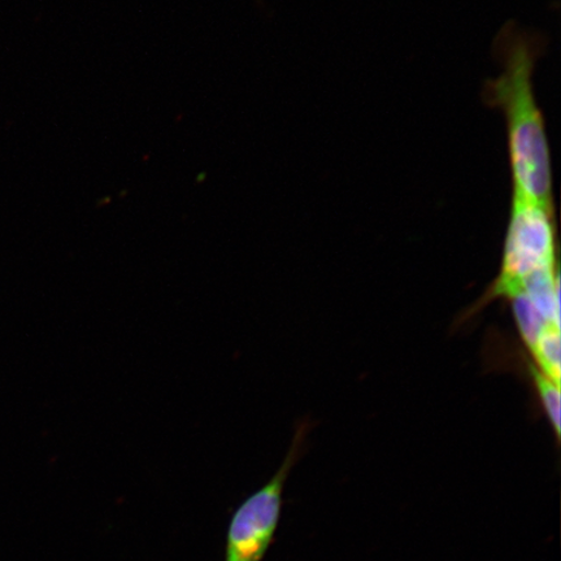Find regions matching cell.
<instances>
[{
    "label": "cell",
    "instance_id": "6da1fadb",
    "mask_svg": "<svg viewBox=\"0 0 561 561\" xmlns=\"http://www.w3.org/2000/svg\"><path fill=\"white\" fill-rule=\"evenodd\" d=\"M543 44L514 23L504 26L494 44L502 73L486 83L483 100L506 118L512 196L552 207L550 145L533 83Z\"/></svg>",
    "mask_w": 561,
    "mask_h": 561
},
{
    "label": "cell",
    "instance_id": "7a4b0ae2",
    "mask_svg": "<svg viewBox=\"0 0 561 561\" xmlns=\"http://www.w3.org/2000/svg\"><path fill=\"white\" fill-rule=\"evenodd\" d=\"M553 207L512 196L510 222L500 276L480 305L510 298L522 291L526 278L557 268V233Z\"/></svg>",
    "mask_w": 561,
    "mask_h": 561
},
{
    "label": "cell",
    "instance_id": "3957f363",
    "mask_svg": "<svg viewBox=\"0 0 561 561\" xmlns=\"http://www.w3.org/2000/svg\"><path fill=\"white\" fill-rule=\"evenodd\" d=\"M308 426L307 421H301L283 466L231 516L224 561H262L268 552L283 511L285 483L304 453Z\"/></svg>",
    "mask_w": 561,
    "mask_h": 561
},
{
    "label": "cell",
    "instance_id": "277c9868",
    "mask_svg": "<svg viewBox=\"0 0 561 561\" xmlns=\"http://www.w3.org/2000/svg\"><path fill=\"white\" fill-rule=\"evenodd\" d=\"M523 290L547 324L560 328V279L558 268L539 271L526 278Z\"/></svg>",
    "mask_w": 561,
    "mask_h": 561
},
{
    "label": "cell",
    "instance_id": "5b68a950",
    "mask_svg": "<svg viewBox=\"0 0 561 561\" xmlns=\"http://www.w3.org/2000/svg\"><path fill=\"white\" fill-rule=\"evenodd\" d=\"M507 299H510L512 311H514L518 333H520L526 350L530 353L536 347L538 340L541 339L546 329L552 325L547 324L543 316L533 306L524 290L514 294V296Z\"/></svg>",
    "mask_w": 561,
    "mask_h": 561
},
{
    "label": "cell",
    "instance_id": "8992f818",
    "mask_svg": "<svg viewBox=\"0 0 561 561\" xmlns=\"http://www.w3.org/2000/svg\"><path fill=\"white\" fill-rule=\"evenodd\" d=\"M525 368L531 378L533 386L541 401L547 417H549L556 436L560 437V385L547 377L529 356L524 357Z\"/></svg>",
    "mask_w": 561,
    "mask_h": 561
},
{
    "label": "cell",
    "instance_id": "52a82bcc",
    "mask_svg": "<svg viewBox=\"0 0 561 561\" xmlns=\"http://www.w3.org/2000/svg\"><path fill=\"white\" fill-rule=\"evenodd\" d=\"M560 328L549 327L541 339L538 340L535 348L530 351V359L552 381L560 385L561 353H560Z\"/></svg>",
    "mask_w": 561,
    "mask_h": 561
}]
</instances>
